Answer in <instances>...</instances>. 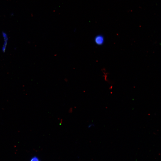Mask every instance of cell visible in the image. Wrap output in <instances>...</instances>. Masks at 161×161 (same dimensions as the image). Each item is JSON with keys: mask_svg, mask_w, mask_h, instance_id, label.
<instances>
[{"mask_svg": "<svg viewBox=\"0 0 161 161\" xmlns=\"http://www.w3.org/2000/svg\"><path fill=\"white\" fill-rule=\"evenodd\" d=\"M94 40L95 43L99 45L103 44L104 41L103 36L100 35H97L95 37Z\"/></svg>", "mask_w": 161, "mask_h": 161, "instance_id": "cell-1", "label": "cell"}, {"mask_svg": "<svg viewBox=\"0 0 161 161\" xmlns=\"http://www.w3.org/2000/svg\"><path fill=\"white\" fill-rule=\"evenodd\" d=\"M2 36L4 40V42L2 47V51L3 52H5L8 40V38L7 34L3 32L2 33Z\"/></svg>", "mask_w": 161, "mask_h": 161, "instance_id": "cell-2", "label": "cell"}, {"mask_svg": "<svg viewBox=\"0 0 161 161\" xmlns=\"http://www.w3.org/2000/svg\"><path fill=\"white\" fill-rule=\"evenodd\" d=\"M30 161H41V160L37 156H34L30 159Z\"/></svg>", "mask_w": 161, "mask_h": 161, "instance_id": "cell-3", "label": "cell"}]
</instances>
